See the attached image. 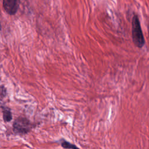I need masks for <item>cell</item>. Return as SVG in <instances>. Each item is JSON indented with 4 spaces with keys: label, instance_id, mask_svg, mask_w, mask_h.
Segmentation results:
<instances>
[{
    "label": "cell",
    "instance_id": "1",
    "mask_svg": "<svg viewBox=\"0 0 149 149\" xmlns=\"http://www.w3.org/2000/svg\"><path fill=\"white\" fill-rule=\"evenodd\" d=\"M132 36L133 42L134 45L138 48H142L145 44V40L140 22L138 16L136 15H134L132 18Z\"/></svg>",
    "mask_w": 149,
    "mask_h": 149
},
{
    "label": "cell",
    "instance_id": "3",
    "mask_svg": "<svg viewBox=\"0 0 149 149\" xmlns=\"http://www.w3.org/2000/svg\"><path fill=\"white\" fill-rule=\"evenodd\" d=\"M20 0H3L4 10L9 15H13L17 12Z\"/></svg>",
    "mask_w": 149,
    "mask_h": 149
},
{
    "label": "cell",
    "instance_id": "2",
    "mask_svg": "<svg viewBox=\"0 0 149 149\" xmlns=\"http://www.w3.org/2000/svg\"><path fill=\"white\" fill-rule=\"evenodd\" d=\"M13 131L17 134H26L30 132L34 126L33 123L26 117L19 116L14 120L13 123Z\"/></svg>",
    "mask_w": 149,
    "mask_h": 149
},
{
    "label": "cell",
    "instance_id": "6",
    "mask_svg": "<svg viewBox=\"0 0 149 149\" xmlns=\"http://www.w3.org/2000/svg\"><path fill=\"white\" fill-rule=\"evenodd\" d=\"M7 91H6V88L3 85L1 86V94H0V97H1V100L2 101L3 98L5 97L6 95Z\"/></svg>",
    "mask_w": 149,
    "mask_h": 149
},
{
    "label": "cell",
    "instance_id": "5",
    "mask_svg": "<svg viewBox=\"0 0 149 149\" xmlns=\"http://www.w3.org/2000/svg\"><path fill=\"white\" fill-rule=\"evenodd\" d=\"M61 141V145L63 148L66 149H80L79 147H77L76 145L72 144L68 141L64 140V139H61L60 140Z\"/></svg>",
    "mask_w": 149,
    "mask_h": 149
},
{
    "label": "cell",
    "instance_id": "4",
    "mask_svg": "<svg viewBox=\"0 0 149 149\" xmlns=\"http://www.w3.org/2000/svg\"><path fill=\"white\" fill-rule=\"evenodd\" d=\"M2 112V117L3 121L6 123L9 122L12 119V114L10 109L6 106L1 105V107Z\"/></svg>",
    "mask_w": 149,
    "mask_h": 149
}]
</instances>
